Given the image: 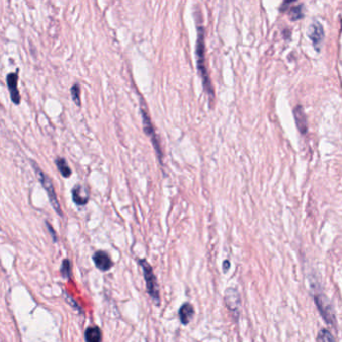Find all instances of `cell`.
Listing matches in <instances>:
<instances>
[{
    "mask_svg": "<svg viewBox=\"0 0 342 342\" xmlns=\"http://www.w3.org/2000/svg\"><path fill=\"white\" fill-rule=\"evenodd\" d=\"M196 56H197V66L200 72V75L203 79V86L208 95L211 97L214 96L213 87L210 80V76L206 66V59H205V35H204V28L203 26L198 27V38L196 45Z\"/></svg>",
    "mask_w": 342,
    "mask_h": 342,
    "instance_id": "6da1fadb",
    "label": "cell"
},
{
    "mask_svg": "<svg viewBox=\"0 0 342 342\" xmlns=\"http://www.w3.org/2000/svg\"><path fill=\"white\" fill-rule=\"evenodd\" d=\"M141 111H142V117H143V124H144V132L145 134L151 139L152 143H153V146L155 148V151L157 153V156L160 160V162L162 163L163 161V152H162V149H161V145H160V140L155 132V129H154V125H153V122L151 120V117H150V114H149V112L146 108V104H144L143 100H142V105H141Z\"/></svg>",
    "mask_w": 342,
    "mask_h": 342,
    "instance_id": "7a4b0ae2",
    "label": "cell"
},
{
    "mask_svg": "<svg viewBox=\"0 0 342 342\" xmlns=\"http://www.w3.org/2000/svg\"><path fill=\"white\" fill-rule=\"evenodd\" d=\"M31 164L34 167V171L36 173V176H37L39 182L42 184V187L48 192L51 204L53 205L54 209L57 211V214L59 216H62V212H61V209H60V205H59V202H58V199H57V193H56L55 186L53 184L52 179L46 173H44L42 170L34 162H31Z\"/></svg>",
    "mask_w": 342,
    "mask_h": 342,
    "instance_id": "3957f363",
    "label": "cell"
},
{
    "mask_svg": "<svg viewBox=\"0 0 342 342\" xmlns=\"http://www.w3.org/2000/svg\"><path fill=\"white\" fill-rule=\"evenodd\" d=\"M140 265L143 268L145 280L147 284V291L149 295L152 297V299L156 302L157 305L160 304V292H159V286L156 279V276L154 274L152 266L147 262V260H141Z\"/></svg>",
    "mask_w": 342,
    "mask_h": 342,
    "instance_id": "277c9868",
    "label": "cell"
},
{
    "mask_svg": "<svg viewBox=\"0 0 342 342\" xmlns=\"http://www.w3.org/2000/svg\"><path fill=\"white\" fill-rule=\"evenodd\" d=\"M315 304L322 315L323 319L326 321V323L330 325L335 324V314L333 312V306L330 302V300L324 295V294H316L314 296Z\"/></svg>",
    "mask_w": 342,
    "mask_h": 342,
    "instance_id": "5b68a950",
    "label": "cell"
},
{
    "mask_svg": "<svg viewBox=\"0 0 342 342\" xmlns=\"http://www.w3.org/2000/svg\"><path fill=\"white\" fill-rule=\"evenodd\" d=\"M224 300L233 317L235 319H238L239 314H240V306H241V298H240L239 292L235 288H228L225 291Z\"/></svg>",
    "mask_w": 342,
    "mask_h": 342,
    "instance_id": "8992f818",
    "label": "cell"
},
{
    "mask_svg": "<svg viewBox=\"0 0 342 342\" xmlns=\"http://www.w3.org/2000/svg\"><path fill=\"white\" fill-rule=\"evenodd\" d=\"M6 83H7L8 90H9L11 101L15 105H19L20 104V94H19V91H18V88H17L18 70H16L15 72H11V73L7 74Z\"/></svg>",
    "mask_w": 342,
    "mask_h": 342,
    "instance_id": "52a82bcc",
    "label": "cell"
},
{
    "mask_svg": "<svg viewBox=\"0 0 342 342\" xmlns=\"http://www.w3.org/2000/svg\"><path fill=\"white\" fill-rule=\"evenodd\" d=\"M72 200L78 206H84L90 200V190L87 186L77 184L71 190Z\"/></svg>",
    "mask_w": 342,
    "mask_h": 342,
    "instance_id": "ba28073f",
    "label": "cell"
},
{
    "mask_svg": "<svg viewBox=\"0 0 342 342\" xmlns=\"http://www.w3.org/2000/svg\"><path fill=\"white\" fill-rule=\"evenodd\" d=\"M95 265L101 271H109L113 267V262L109 254L105 251H98L94 255Z\"/></svg>",
    "mask_w": 342,
    "mask_h": 342,
    "instance_id": "9c48e42d",
    "label": "cell"
},
{
    "mask_svg": "<svg viewBox=\"0 0 342 342\" xmlns=\"http://www.w3.org/2000/svg\"><path fill=\"white\" fill-rule=\"evenodd\" d=\"M309 37L311 38L316 50L319 48L320 44L324 38V30L322 25L319 22H314L309 30Z\"/></svg>",
    "mask_w": 342,
    "mask_h": 342,
    "instance_id": "30bf717a",
    "label": "cell"
},
{
    "mask_svg": "<svg viewBox=\"0 0 342 342\" xmlns=\"http://www.w3.org/2000/svg\"><path fill=\"white\" fill-rule=\"evenodd\" d=\"M195 314L194 307L190 303H185L181 306L179 310V316L180 320L184 325H187L190 323V321L193 319Z\"/></svg>",
    "mask_w": 342,
    "mask_h": 342,
    "instance_id": "8fae6325",
    "label": "cell"
},
{
    "mask_svg": "<svg viewBox=\"0 0 342 342\" xmlns=\"http://www.w3.org/2000/svg\"><path fill=\"white\" fill-rule=\"evenodd\" d=\"M294 115H295V120L298 129L302 133H306L307 131V120H306V115L304 114V111L301 107H297L294 111Z\"/></svg>",
    "mask_w": 342,
    "mask_h": 342,
    "instance_id": "7c38bea8",
    "label": "cell"
},
{
    "mask_svg": "<svg viewBox=\"0 0 342 342\" xmlns=\"http://www.w3.org/2000/svg\"><path fill=\"white\" fill-rule=\"evenodd\" d=\"M86 340L87 342L102 341V331L98 326L89 327L86 331Z\"/></svg>",
    "mask_w": 342,
    "mask_h": 342,
    "instance_id": "4fadbf2b",
    "label": "cell"
},
{
    "mask_svg": "<svg viewBox=\"0 0 342 342\" xmlns=\"http://www.w3.org/2000/svg\"><path fill=\"white\" fill-rule=\"evenodd\" d=\"M56 165H57V168H58L59 173L64 178H69L71 176L72 172H71V169L69 168V166H68V164H67V162H66L65 159H63V158H57V159H56Z\"/></svg>",
    "mask_w": 342,
    "mask_h": 342,
    "instance_id": "5bb4252c",
    "label": "cell"
},
{
    "mask_svg": "<svg viewBox=\"0 0 342 342\" xmlns=\"http://www.w3.org/2000/svg\"><path fill=\"white\" fill-rule=\"evenodd\" d=\"M317 342H336L332 334L327 329H321L316 338Z\"/></svg>",
    "mask_w": 342,
    "mask_h": 342,
    "instance_id": "9a60e30c",
    "label": "cell"
},
{
    "mask_svg": "<svg viewBox=\"0 0 342 342\" xmlns=\"http://www.w3.org/2000/svg\"><path fill=\"white\" fill-rule=\"evenodd\" d=\"M70 94L72 97V101L75 103V105L77 107H80V88L78 86V83H74L71 89H70Z\"/></svg>",
    "mask_w": 342,
    "mask_h": 342,
    "instance_id": "2e32d148",
    "label": "cell"
},
{
    "mask_svg": "<svg viewBox=\"0 0 342 342\" xmlns=\"http://www.w3.org/2000/svg\"><path fill=\"white\" fill-rule=\"evenodd\" d=\"M70 268H71L70 262H69L67 259L63 260L62 265H61V270H60L63 277H66V278H69V277H70V275H71V270H70Z\"/></svg>",
    "mask_w": 342,
    "mask_h": 342,
    "instance_id": "e0dca14e",
    "label": "cell"
},
{
    "mask_svg": "<svg viewBox=\"0 0 342 342\" xmlns=\"http://www.w3.org/2000/svg\"><path fill=\"white\" fill-rule=\"evenodd\" d=\"M303 17V7L302 5L295 6L291 9V18L293 20H297Z\"/></svg>",
    "mask_w": 342,
    "mask_h": 342,
    "instance_id": "ac0fdd59",
    "label": "cell"
},
{
    "mask_svg": "<svg viewBox=\"0 0 342 342\" xmlns=\"http://www.w3.org/2000/svg\"><path fill=\"white\" fill-rule=\"evenodd\" d=\"M229 268H230V262H229L228 260H225L224 263H223V269H224V272H227Z\"/></svg>",
    "mask_w": 342,
    "mask_h": 342,
    "instance_id": "d6986e66",
    "label": "cell"
},
{
    "mask_svg": "<svg viewBox=\"0 0 342 342\" xmlns=\"http://www.w3.org/2000/svg\"><path fill=\"white\" fill-rule=\"evenodd\" d=\"M47 225H48V228L50 229V231H51V233L53 234V236H54V238H55V240H57V238H56V233H55V231L53 230V228H52V226L49 224V223H47Z\"/></svg>",
    "mask_w": 342,
    "mask_h": 342,
    "instance_id": "ffe728a7",
    "label": "cell"
}]
</instances>
